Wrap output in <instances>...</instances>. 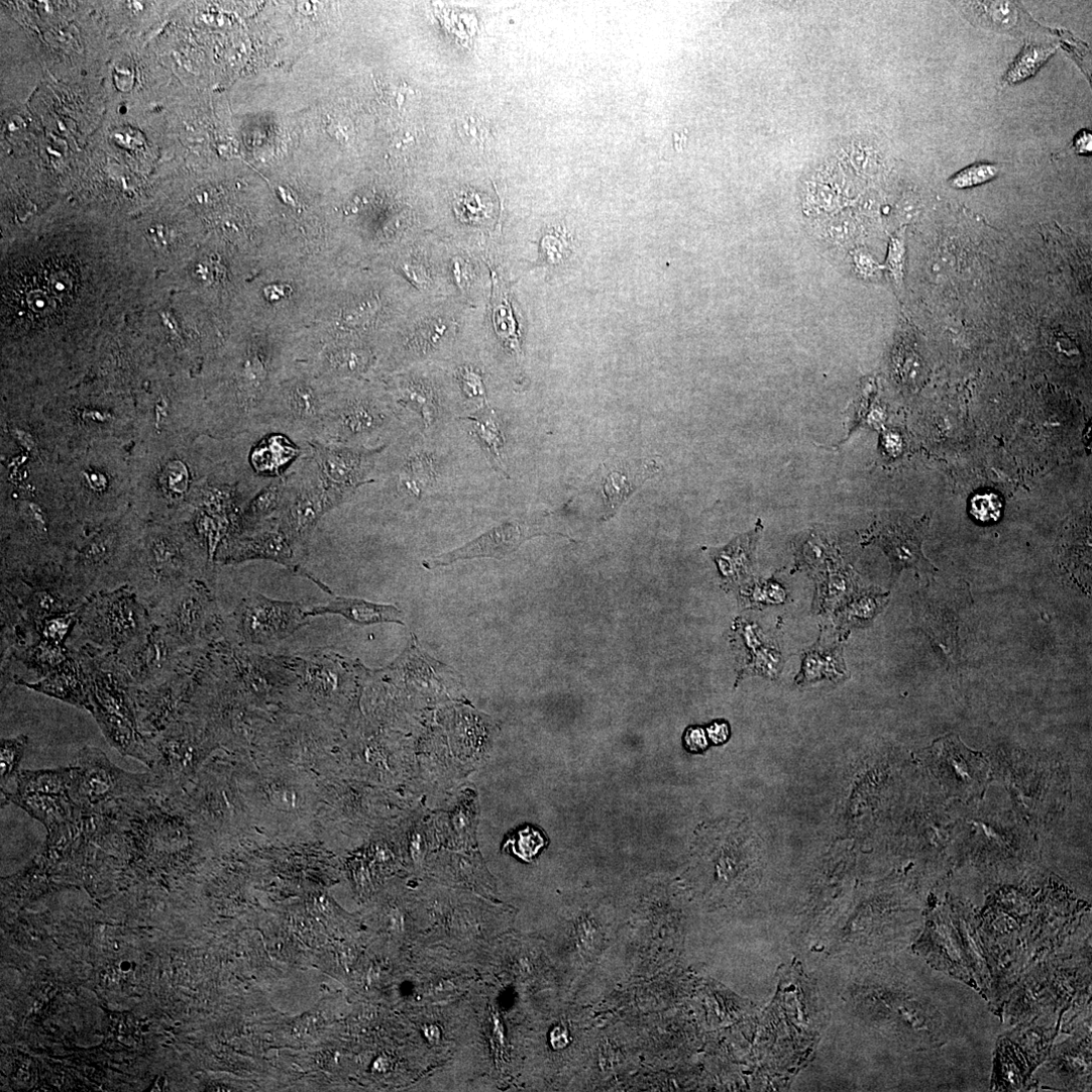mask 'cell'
Instances as JSON below:
<instances>
[{"mask_svg":"<svg viewBox=\"0 0 1092 1092\" xmlns=\"http://www.w3.org/2000/svg\"><path fill=\"white\" fill-rule=\"evenodd\" d=\"M152 626L149 610L134 589L125 585L86 600L78 611L69 647L116 655L141 639Z\"/></svg>","mask_w":1092,"mask_h":1092,"instance_id":"6da1fadb","label":"cell"},{"mask_svg":"<svg viewBox=\"0 0 1092 1092\" xmlns=\"http://www.w3.org/2000/svg\"><path fill=\"white\" fill-rule=\"evenodd\" d=\"M86 674L91 714L108 743L121 755L135 754L143 742L132 687L117 671L111 655L87 648H71Z\"/></svg>","mask_w":1092,"mask_h":1092,"instance_id":"7a4b0ae2","label":"cell"},{"mask_svg":"<svg viewBox=\"0 0 1092 1092\" xmlns=\"http://www.w3.org/2000/svg\"><path fill=\"white\" fill-rule=\"evenodd\" d=\"M148 542L145 560L130 572L128 580L148 610L192 581L210 583L214 579L215 572L188 532L160 533Z\"/></svg>","mask_w":1092,"mask_h":1092,"instance_id":"3957f363","label":"cell"},{"mask_svg":"<svg viewBox=\"0 0 1092 1092\" xmlns=\"http://www.w3.org/2000/svg\"><path fill=\"white\" fill-rule=\"evenodd\" d=\"M149 612L152 623L182 650H207L222 638L220 605L213 586L205 580L184 585Z\"/></svg>","mask_w":1092,"mask_h":1092,"instance_id":"277c9868","label":"cell"},{"mask_svg":"<svg viewBox=\"0 0 1092 1092\" xmlns=\"http://www.w3.org/2000/svg\"><path fill=\"white\" fill-rule=\"evenodd\" d=\"M206 663L219 679L241 695L275 698L290 693L294 684L293 673L279 656L224 639L208 649Z\"/></svg>","mask_w":1092,"mask_h":1092,"instance_id":"5b68a950","label":"cell"},{"mask_svg":"<svg viewBox=\"0 0 1092 1092\" xmlns=\"http://www.w3.org/2000/svg\"><path fill=\"white\" fill-rule=\"evenodd\" d=\"M307 609L301 603L250 593L233 612L222 614L221 639L257 648L276 645L310 624Z\"/></svg>","mask_w":1092,"mask_h":1092,"instance_id":"8992f818","label":"cell"},{"mask_svg":"<svg viewBox=\"0 0 1092 1092\" xmlns=\"http://www.w3.org/2000/svg\"><path fill=\"white\" fill-rule=\"evenodd\" d=\"M2 608L19 615L32 629L53 617L77 613L88 597L68 574L6 577Z\"/></svg>","mask_w":1092,"mask_h":1092,"instance_id":"52a82bcc","label":"cell"},{"mask_svg":"<svg viewBox=\"0 0 1092 1092\" xmlns=\"http://www.w3.org/2000/svg\"><path fill=\"white\" fill-rule=\"evenodd\" d=\"M284 501L277 517L295 540L310 548L317 525L336 507L321 479L309 445L284 475Z\"/></svg>","mask_w":1092,"mask_h":1092,"instance_id":"ba28073f","label":"cell"},{"mask_svg":"<svg viewBox=\"0 0 1092 1092\" xmlns=\"http://www.w3.org/2000/svg\"><path fill=\"white\" fill-rule=\"evenodd\" d=\"M308 555L309 548L295 540L275 516L239 534L221 554L217 564L228 566L253 561L276 563L295 575L307 578L333 596L328 586L306 570Z\"/></svg>","mask_w":1092,"mask_h":1092,"instance_id":"9c48e42d","label":"cell"},{"mask_svg":"<svg viewBox=\"0 0 1092 1092\" xmlns=\"http://www.w3.org/2000/svg\"><path fill=\"white\" fill-rule=\"evenodd\" d=\"M207 650H182L159 627L116 655L114 665L131 687L154 685L196 664Z\"/></svg>","mask_w":1092,"mask_h":1092,"instance_id":"30bf717a","label":"cell"},{"mask_svg":"<svg viewBox=\"0 0 1092 1092\" xmlns=\"http://www.w3.org/2000/svg\"><path fill=\"white\" fill-rule=\"evenodd\" d=\"M71 797L79 809L93 810L114 800L140 793L152 784L150 774L126 772L98 748L86 747L77 757Z\"/></svg>","mask_w":1092,"mask_h":1092,"instance_id":"8fae6325","label":"cell"},{"mask_svg":"<svg viewBox=\"0 0 1092 1092\" xmlns=\"http://www.w3.org/2000/svg\"><path fill=\"white\" fill-rule=\"evenodd\" d=\"M310 380L295 379L272 397L268 411L269 432L285 434L300 446L320 439L331 406Z\"/></svg>","mask_w":1092,"mask_h":1092,"instance_id":"7c38bea8","label":"cell"},{"mask_svg":"<svg viewBox=\"0 0 1092 1092\" xmlns=\"http://www.w3.org/2000/svg\"><path fill=\"white\" fill-rule=\"evenodd\" d=\"M279 658L294 675L290 693L331 703L345 694L351 684L350 663L331 651L279 655Z\"/></svg>","mask_w":1092,"mask_h":1092,"instance_id":"4fadbf2b","label":"cell"},{"mask_svg":"<svg viewBox=\"0 0 1092 1092\" xmlns=\"http://www.w3.org/2000/svg\"><path fill=\"white\" fill-rule=\"evenodd\" d=\"M206 655V654H205ZM205 655L196 664L163 682L132 687L138 726L145 736H153L179 721V713L192 700L197 675Z\"/></svg>","mask_w":1092,"mask_h":1092,"instance_id":"5bb4252c","label":"cell"},{"mask_svg":"<svg viewBox=\"0 0 1092 1092\" xmlns=\"http://www.w3.org/2000/svg\"><path fill=\"white\" fill-rule=\"evenodd\" d=\"M930 525V517H885L871 528L867 543L876 544L888 557L891 577L896 580L905 569L935 575L936 567L923 556L922 542Z\"/></svg>","mask_w":1092,"mask_h":1092,"instance_id":"9a60e30c","label":"cell"},{"mask_svg":"<svg viewBox=\"0 0 1092 1092\" xmlns=\"http://www.w3.org/2000/svg\"><path fill=\"white\" fill-rule=\"evenodd\" d=\"M321 479L337 508L365 482L372 470L374 453L340 444L308 443Z\"/></svg>","mask_w":1092,"mask_h":1092,"instance_id":"2e32d148","label":"cell"},{"mask_svg":"<svg viewBox=\"0 0 1092 1092\" xmlns=\"http://www.w3.org/2000/svg\"><path fill=\"white\" fill-rule=\"evenodd\" d=\"M148 737L152 755L150 775L152 784L157 786L170 785L185 772L204 742V735L197 727L181 720Z\"/></svg>","mask_w":1092,"mask_h":1092,"instance_id":"e0dca14e","label":"cell"},{"mask_svg":"<svg viewBox=\"0 0 1092 1092\" xmlns=\"http://www.w3.org/2000/svg\"><path fill=\"white\" fill-rule=\"evenodd\" d=\"M933 770L952 793L976 796L987 782L984 759L969 751L954 738L944 739L933 747Z\"/></svg>","mask_w":1092,"mask_h":1092,"instance_id":"ac0fdd59","label":"cell"},{"mask_svg":"<svg viewBox=\"0 0 1092 1092\" xmlns=\"http://www.w3.org/2000/svg\"><path fill=\"white\" fill-rule=\"evenodd\" d=\"M387 416L363 399L332 400L319 441L352 447V443L381 431Z\"/></svg>","mask_w":1092,"mask_h":1092,"instance_id":"d6986e66","label":"cell"},{"mask_svg":"<svg viewBox=\"0 0 1092 1092\" xmlns=\"http://www.w3.org/2000/svg\"><path fill=\"white\" fill-rule=\"evenodd\" d=\"M536 534L540 533L522 524L506 523L493 528L455 551L424 561L422 565L427 570H433L458 561L476 558L502 559L515 552L523 541Z\"/></svg>","mask_w":1092,"mask_h":1092,"instance_id":"ffe728a7","label":"cell"},{"mask_svg":"<svg viewBox=\"0 0 1092 1092\" xmlns=\"http://www.w3.org/2000/svg\"><path fill=\"white\" fill-rule=\"evenodd\" d=\"M20 685L77 708L92 712L86 674L77 654L72 649L69 658L44 678L37 682H24Z\"/></svg>","mask_w":1092,"mask_h":1092,"instance_id":"44dd1931","label":"cell"},{"mask_svg":"<svg viewBox=\"0 0 1092 1092\" xmlns=\"http://www.w3.org/2000/svg\"><path fill=\"white\" fill-rule=\"evenodd\" d=\"M285 434L265 432L260 434L249 452V462L254 471L267 478L284 476L290 467L307 450Z\"/></svg>","mask_w":1092,"mask_h":1092,"instance_id":"7402d4cb","label":"cell"},{"mask_svg":"<svg viewBox=\"0 0 1092 1092\" xmlns=\"http://www.w3.org/2000/svg\"><path fill=\"white\" fill-rule=\"evenodd\" d=\"M307 614L310 618L338 616L358 627H370L379 624L405 625L403 622L404 616L396 607L334 595L327 604L308 608Z\"/></svg>","mask_w":1092,"mask_h":1092,"instance_id":"603a6c76","label":"cell"},{"mask_svg":"<svg viewBox=\"0 0 1092 1092\" xmlns=\"http://www.w3.org/2000/svg\"><path fill=\"white\" fill-rule=\"evenodd\" d=\"M6 802H12L40 822L48 834L70 826L79 809L71 796L41 793L20 794L2 790Z\"/></svg>","mask_w":1092,"mask_h":1092,"instance_id":"cb8c5ba5","label":"cell"},{"mask_svg":"<svg viewBox=\"0 0 1092 1092\" xmlns=\"http://www.w3.org/2000/svg\"><path fill=\"white\" fill-rule=\"evenodd\" d=\"M73 772L74 767L38 771L23 770L15 781L16 789L13 792L71 796Z\"/></svg>","mask_w":1092,"mask_h":1092,"instance_id":"d4e9b609","label":"cell"},{"mask_svg":"<svg viewBox=\"0 0 1092 1092\" xmlns=\"http://www.w3.org/2000/svg\"><path fill=\"white\" fill-rule=\"evenodd\" d=\"M284 493V476L276 477L266 484L245 507L242 532L277 516L283 505Z\"/></svg>","mask_w":1092,"mask_h":1092,"instance_id":"484cf974","label":"cell"},{"mask_svg":"<svg viewBox=\"0 0 1092 1092\" xmlns=\"http://www.w3.org/2000/svg\"><path fill=\"white\" fill-rule=\"evenodd\" d=\"M846 673L845 663L841 651H820L813 649L804 655L802 669L797 682L801 684L813 683L823 679L836 680L844 677Z\"/></svg>","mask_w":1092,"mask_h":1092,"instance_id":"4316f807","label":"cell"},{"mask_svg":"<svg viewBox=\"0 0 1092 1092\" xmlns=\"http://www.w3.org/2000/svg\"><path fill=\"white\" fill-rule=\"evenodd\" d=\"M492 305L493 323L497 334L511 350L519 353L520 343L515 315L508 295L498 286L496 280L494 281Z\"/></svg>","mask_w":1092,"mask_h":1092,"instance_id":"83f0119b","label":"cell"},{"mask_svg":"<svg viewBox=\"0 0 1092 1092\" xmlns=\"http://www.w3.org/2000/svg\"><path fill=\"white\" fill-rule=\"evenodd\" d=\"M29 746V737L20 735L0 741V785L6 790L15 782L21 770L20 766Z\"/></svg>","mask_w":1092,"mask_h":1092,"instance_id":"f1b7e54d","label":"cell"},{"mask_svg":"<svg viewBox=\"0 0 1092 1092\" xmlns=\"http://www.w3.org/2000/svg\"><path fill=\"white\" fill-rule=\"evenodd\" d=\"M1054 51L1051 46L1026 44L1004 77L1005 83L1014 85L1032 77Z\"/></svg>","mask_w":1092,"mask_h":1092,"instance_id":"f546056e","label":"cell"},{"mask_svg":"<svg viewBox=\"0 0 1092 1092\" xmlns=\"http://www.w3.org/2000/svg\"><path fill=\"white\" fill-rule=\"evenodd\" d=\"M77 618L78 612L45 620L36 626L38 639L52 645L69 647V641L77 625Z\"/></svg>","mask_w":1092,"mask_h":1092,"instance_id":"4dcf8cb0","label":"cell"},{"mask_svg":"<svg viewBox=\"0 0 1092 1092\" xmlns=\"http://www.w3.org/2000/svg\"><path fill=\"white\" fill-rule=\"evenodd\" d=\"M1003 512V500L999 494L991 489L976 492L969 501V513L972 518L981 524H990L998 521Z\"/></svg>","mask_w":1092,"mask_h":1092,"instance_id":"1f68e13d","label":"cell"},{"mask_svg":"<svg viewBox=\"0 0 1092 1092\" xmlns=\"http://www.w3.org/2000/svg\"><path fill=\"white\" fill-rule=\"evenodd\" d=\"M466 419L474 423L475 433L484 444L485 449L492 454L495 461L500 462V452L503 445L502 434L493 411H483L480 415Z\"/></svg>","mask_w":1092,"mask_h":1092,"instance_id":"d6a6232c","label":"cell"},{"mask_svg":"<svg viewBox=\"0 0 1092 1092\" xmlns=\"http://www.w3.org/2000/svg\"><path fill=\"white\" fill-rule=\"evenodd\" d=\"M998 173L996 165L976 163L956 174L950 179L949 185L957 190L970 189L994 180Z\"/></svg>","mask_w":1092,"mask_h":1092,"instance_id":"836d02e7","label":"cell"},{"mask_svg":"<svg viewBox=\"0 0 1092 1092\" xmlns=\"http://www.w3.org/2000/svg\"><path fill=\"white\" fill-rule=\"evenodd\" d=\"M541 249L544 259L556 265L572 252L571 240L567 233L555 231L543 237Z\"/></svg>","mask_w":1092,"mask_h":1092,"instance_id":"e575fe53","label":"cell"},{"mask_svg":"<svg viewBox=\"0 0 1092 1092\" xmlns=\"http://www.w3.org/2000/svg\"><path fill=\"white\" fill-rule=\"evenodd\" d=\"M399 402L403 405H411L415 409H418V406L420 407L422 416L428 425L433 421L434 406L432 400L424 392L418 391L415 387H405L399 391Z\"/></svg>","mask_w":1092,"mask_h":1092,"instance_id":"d590c367","label":"cell"},{"mask_svg":"<svg viewBox=\"0 0 1092 1092\" xmlns=\"http://www.w3.org/2000/svg\"><path fill=\"white\" fill-rule=\"evenodd\" d=\"M982 8L993 26L999 29L1012 28L1017 20L1016 8L1010 3H983Z\"/></svg>","mask_w":1092,"mask_h":1092,"instance_id":"8d00e7d4","label":"cell"},{"mask_svg":"<svg viewBox=\"0 0 1092 1092\" xmlns=\"http://www.w3.org/2000/svg\"><path fill=\"white\" fill-rule=\"evenodd\" d=\"M785 590L775 582L757 585L752 590L750 602L760 606L782 605L786 602Z\"/></svg>","mask_w":1092,"mask_h":1092,"instance_id":"74e56055","label":"cell"},{"mask_svg":"<svg viewBox=\"0 0 1092 1092\" xmlns=\"http://www.w3.org/2000/svg\"><path fill=\"white\" fill-rule=\"evenodd\" d=\"M904 242L901 237H895L889 245L886 268L890 271L893 282L900 287L903 280Z\"/></svg>","mask_w":1092,"mask_h":1092,"instance_id":"f35d334b","label":"cell"},{"mask_svg":"<svg viewBox=\"0 0 1092 1092\" xmlns=\"http://www.w3.org/2000/svg\"><path fill=\"white\" fill-rule=\"evenodd\" d=\"M875 602L870 597H862L848 606L842 614L843 620L852 623L867 622L873 618L876 612Z\"/></svg>","mask_w":1092,"mask_h":1092,"instance_id":"ab89813d","label":"cell"},{"mask_svg":"<svg viewBox=\"0 0 1092 1092\" xmlns=\"http://www.w3.org/2000/svg\"><path fill=\"white\" fill-rule=\"evenodd\" d=\"M515 844L514 850L516 854L523 859L529 860L543 846V839L539 833L528 829L518 834Z\"/></svg>","mask_w":1092,"mask_h":1092,"instance_id":"60d3db41","label":"cell"},{"mask_svg":"<svg viewBox=\"0 0 1092 1092\" xmlns=\"http://www.w3.org/2000/svg\"><path fill=\"white\" fill-rule=\"evenodd\" d=\"M460 136L470 144H483L486 138V129L482 123L473 117H466L458 123Z\"/></svg>","mask_w":1092,"mask_h":1092,"instance_id":"b9f144b4","label":"cell"},{"mask_svg":"<svg viewBox=\"0 0 1092 1092\" xmlns=\"http://www.w3.org/2000/svg\"><path fill=\"white\" fill-rule=\"evenodd\" d=\"M190 482L188 467L182 462H175L170 470V485L180 495L185 494Z\"/></svg>","mask_w":1092,"mask_h":1092,"instance_id":"7bdbcfd3","label":"cell"},{"mask_svg":"<svg viewBox=\"0 0 1092 1092\" xmlns=\"http://www.w3.org/2000/svg\"><path fill=\"white\" fill-rule=\"evenodd\" d=\"M461 379L463 389L468 397H484V388L481 378L477 373L470 369H464L461 371Z\"/></svg>","mask_w":1092,"mask_h":1092,"instance_id":"ee69618b","label":"cell"},{"mask_svg":"<svg viewBox=\"0 0 1092 1092\" xmlns=\"http://www.w3.org/2000/svg\"><path fill=\"white\" fill-rule=\"evenodd\" d=\"M685 744L691 752H702L707 746L705 732L701 728H692L685 735Z\"/></svg>","mask_w":1092,"mask_h":1092,"instance_id":"f6af8a7d","label":"cell"},{"mask_svg":"<svg viewBox=\"0 0 1092 1092\" xmlns=\"http://www.w3.org/2000/svg\"><path fill=\"white\" fill-rule=\"evenodd\" d=\"M707 732L712 741L717 745L726 743L730 738V728L726 723H716L708 728Z\"/></svg>","mask_w":1092,"mask_h":1092,"instance_id":"bcb514c9","label":"cell"},{"mask_svg":"<svg viewBox=\"0 0 1092 1092\" xmlns=\"http://www.w3.org/2000/svg\"><path fill=\"white\" fill-rule=\"evenodd\" d=\"M403 270L413 282L417 283L421 287L426 286L429 281L425 269L421 265H416L414 263H405V265H403Z\"/></svg>","mask_w":1092,"mask_h":1092,"instance_id":"7dc6e473","label":"cell"},{"mask_svg":"<svg viewBox=\"0 0 1092 1092\" xmlns=\"http://www.w3.org/2000/svg\"><path fill=\"white\" fill-rule=\"evenodd\" d=\"M855 264L858 271L864 276H870L877 269L874 260L867 254L858 253L855 256Z\"/></svg>","mask_w":1092,"mask_h":1092,"instance_id":"c3c4849f","label":"cell"},{"mask_svg":"<svg viewBox=\"0 0 1092 1092\" xmlns=\"http://www.w3.org/2000/svg\"><path fill=\"white\" fill-rule=\"evenodd\" d=\"M445 331V325L436 323L430 327H427L424 330V332L422 333V340H424L425 343H428V345L436 344L441 339Z\"/></svg>","mask_w":1092,"mask_h":1092,"instance_id":"681fc988","label":"cell"},{"mask_svg":"<svg viewBox=\"0 0 1092 1092\" xmlns=\"http://www.w3.org/2000/svg\"><path fill=\"white\" fill-rule=\"evenodd\" d=\"M849 231H851L849 222L842 220L833 223L829 230V234L835 240L844 241L851 235Z\"/></svg>","mask_w":1092,"mask_h":1092,"instance_id":"f907efd6","label":"cell"},{"mask_svg":"<svg viewBox=\"0 0 1092 1092\" xmlns=\"http://www.w3.org/2000/svg\"><path fill=\"white\" fill-rule=\"evenodd\" d=\"M1073 147L1078 154H1088L1091 152V135L1087 132H1081L1074 140Z\"/></svg>","mask_w":1092,"mask_h":1092,"instance_id":"816d5d0a","label":"cell"},{"mask_svg":"<svg viewBox=\"0 0 1092 1092\" xmlns=\"http://www.w3.org/2000/svg\"><path fill=\"white\" fill-rule=\"evenodd\" d=\"M120 967H121L122 971L128 972V971L131 970L132 965H131V963L129 961H123L121 963Z\"/></svg>","mask_w":1092,"mask_h":1092,"instance_id":"f5cc1de1","label":"cell"}]
</instances>
